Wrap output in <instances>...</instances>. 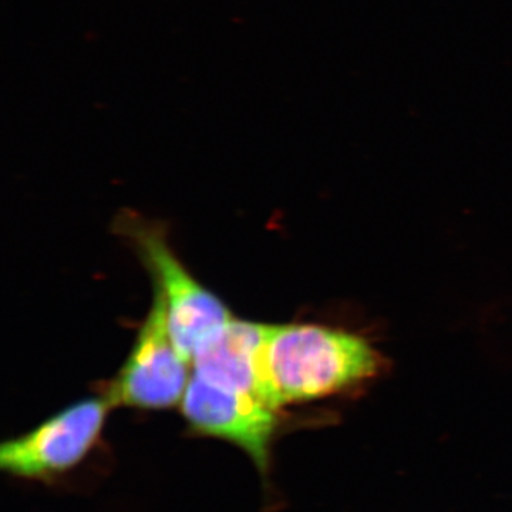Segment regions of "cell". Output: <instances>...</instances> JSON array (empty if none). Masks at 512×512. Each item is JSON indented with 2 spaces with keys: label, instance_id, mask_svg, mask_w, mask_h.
Segmentation results:
<instances>
[{
  "label": "cell",
  "instance_id": "1",
  "mask_svg": "<svg viewBox=\"0 0 512 512\" xmlns=\"http://www.w3.org/2000/svg\"><path fill=\"white\" fill-rule=\"evenodd\" d=\"M377 367L375 350L353 333L309 323L271 325L262 353L264 397L276 410L323 399L369 379Z\"/></svg>",
  "mask_w": 512,
  "mask_h": 512
},
{
  "label": "cell",
  "instance_id": "2",
  "mask_svg": "<svg viewBox=\"0 0 512 512\" xmlns=\"http://www.w3.org/2000/svg\"><path fill=\"white\" fill-rule=\"evenodd\" d=\"M117 228L136 247L167 306L175 346L191 363L198 346L232 319L231 312L187 271L174 254L164 229L136 217H120Z\"/></svg>",
  "mask_w": 512,
  "mask_h": 512
},
{
  "label": "cell",
  "instance_id": "3",
  "mask_svg": "<svg viewBox=\"0 0 512 512\" xmlns=\"http://www.w3.org/2000/svg\"><path fill=\"white\" fill-rule=\"evenodd\" d=\"M191 373V363L171 336L164 298L154 291L153 305L138 329L136 343L104 397L113 407L173 409L183 402Z\"/></svg>",
  "mask_w": 512,
  "mask_h": 512
},
{
  "label": "cell",
  "instance_id": "4",
  "mask_svg": "<svg viewBox=\"0 0 512 512\" xmlns=\"http://www.w3.org/2000/svg\"><path fill=\"white\" fill-rule=\"evenodd\" d=\"M111 404L106 397L82 400L0 447V468L9 476L47 481L86 460L99 443Z\"/></svg>",
  "mask_w": 512,
  "mask_h": 512
},
{
  "label": "cell",
  "instance_id": "5",
  "mask_svg": "<svg viewBox=\"0 0 512 512\" xmlns=\"http://www.w3.org/2000/svg\"><path fill=\"white\" fill-rule=\"evenodd\" d=\"M181 412L194 434L241 448L259 473H268L279 410L252 394L222 389L191 373Z\"/></svg>",
  "mask_w": 512,
  "mask_h": 512
},
{
  "label": "cell",
  "instance_id": "6",
  "mask_svg": "<svg viewBox=\"0 0 512 512\" xmlns=\"http://www.w3.org/2000/svg\"><path fill=\"white\" fill-rule=\"evenodd\" d=\"M269 328L266 323L229 319L195 350L192 372L214 386L252 394L266 403L262 353Z\"/></svg>",
  "mask_w": 512,
  "mask_h": 512
}]
</instances>
